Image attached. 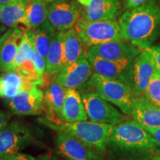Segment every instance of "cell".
I'll use <instances>...</instances> for the list:
<instances>
[{
	"label": "cell",
	"mask_w": 160,
	"mask_h": 160,
	"mask_svg": "<svg viewBox=\"0 0 160 160\" xmlns=\"http://www.w3.org/2000/svg\"><path fill=\"white\" fill-rule=\"evenodd\" d=\"M119 23L124 39L142 51L148 49L160 36V4L151 0L125 11Z\"/></svg>",
	"instance_id": "6da1fadb"
},
{
	"label": "cell",
	"mask_w": 160,
	"mask_h": 160,
	"mask_svg": "<svg viewBox=\"0 0 160 160\" xmlns=\"http://www.w3.org/2000/svg\"><path fill=\"white\" fill-rule=\"evenodd\" d=\"M79 93H94L108 102L117 106L122 113L131 115L136 95L129 85L93 73L80 88Z\"/></svg>",
	"instance_id": "7a4b0ae2"
},
{
	"label": "cell",
	"mask_w": 160,
	"mask_h": 160,
	"mask_svg": "<svg viewBox=\"0 0 160 160\" xmlns=\"http://www.w3.org/2000/svg\"><path fill=\"white\" fill-rule=\"evenodd\" d=\"M122 151L153 152L159 145L151 135L134 120H126L113 126L110 145Z\"/></svg>",
	"instance_id": "3957f363"
},
{
	"label": "cell",
	"mask_w": 160,
	"mask_h": 160,
	"mask_svg": "<svg viewBox=\"0 0 160 160\" xmlns=\"http://www.w3.org/2000/svg\"><path fill=\"white\" fill-rule=\"evenodd\" d=\"M44 125L56 131H65L74 136L78 139L105 153L110 145L113 126L92 122L88 121L63 122L53 124L51 122H42Z\"/></svg>",
	"instance_id": "277c9868"
},
{
	"label": "cell",
	"mask_w": 160,
	"mask_h": 160,
	"mask_svg": "<svg viewBox=\"0 0 160 160\" xmlns=\"http://www.w3.org/2000/svg\"><path fill=\"white\" fill-rule=\"evenodd\" d=\"M74 28L88 48L108 42L125 40L117 20L92 22L80 17Z\"/></svg>",
	"instance_id": "5b68a950"
},
{
	"label": "cell",
	"mask_w": 160,
	"mask_h": 160,
	"mask_svg": "<svg viewBox=\"0 0 160 160\" xmlns=\"http://www.w3.org/2000/svg\"><path fill=\"white\" fill-rule=\"evenodd\" d=\"M55 151L66 160H106L105 153L86 145L65 131L57 132Z\"/></svg>",
	"instance_id": "8992f818"
},
{
	"label": "cell",
	"mask_w": 160,
	"mask_h": 160,
	"mask_svg": "<svg viewBox=\"0 0 160 160\" xmlns=\"http://www.w3.org/2000/svg\"><path fill=\"white\" fill-rule=\"evenodd\" d=\"M88 118L92 122L115 126L127 120L128 116L94 93H81Z\"/></svg>",
	"instance_id": "52a82bcc"
},
{
	"label": "cell",
	"mask_w": 160,
	"mask_h": 160,
	"mask_svg": "<svg viewBox=\"0 0 160 160\" xmlns=\"http://www.w3.org/2000/svg\"><path fill=\"white\" fill-rule=\"evenodd\" d=\"M33 140L28 127L17 121L11 122L0 130V160L19 153Z\"/></svg>",
	"instance_id": "ba28073f"
},
{
	"label": "cell",
	"mask_w": 160,
	"mask_h": 160,
	"mask_svg": "<svg viewBox=\"0 0 160 160\" xmlns=\"http://www.w3.org/2000/svg\"><path fill=\"white\" fill-rule=\"evenodd\" d=\"M86 53L94 73L108 79L122 82L133 88V61L112 62L88 52Z\"/></svg>",
	"instance_id": "9c48e42d"
},
{
	"label": "cell",
	"mask_w": 160,
	"mask_h": 160,
	"mask_svg": "<svg viewBox=\"0 0 160 160\" xmlns=\"http://www.w3.org/2000/svg\"><path fill=\"white\" fill-rule=\"evenodd\" d=\"M6 101L15 114L36 116L42 112L45 94L39 85L29 82L19 94Z\"/></svg>",
	"instance_id": "30bf717a"
},
{
	"label": "cell",
	"mask_w": 160,
	"mask_h": 160,
	"mask_svg": "<svg viewBox=\"0 0 160 160\" xmlns=\"http://www.w3.org/2000/svg\"><path fill=\"white\" fill-rule=\"evenodd\" d=\"M87 53L84 52L74 62L64 67L56 76L54 81L69 89H80L93 74Z\"/></svg>",
	"instance_id": "8fae6325"
},
{
	"label": "cell",
	"mask_w": 160,
	"mask_h": 160,
	"mask_svg": "<svg viewBox=\"0 0 160 160\" xmlns=\"http://www.w3.org/2000/svg\"><path fill=\"white\" fill-rule=\"evenodd\" d=\"M81 17V8L75 2L57 0L49 6L48 21L58 31L73 28Z\"/></svg>",
	"instance_id": "7c38bea8"
},
{
	"label": "cell",
	"mask_w": 160,
	"mask_h": 160,
	"mask_svg": "<svg viewBox=\"0 0 160 160\" xmlns=\"http://www.w3.org/2000/svg\"><path fill=\"white\" fill-rule=\"evenodd\" d=\"M87 52L112 62L134 61L142 50L126 40H117L92 46Z\"/></svg>",
	"instance_id": "4fadbf2b"
},
{
	"label": "cell",
	"mask_w": 160,
	"mask_h": 160,
	"mask_svg": "<svg viewBox=\"0 0 160 160\" xmlns=\"http://www.w3.org/2000/svg\"><path fill=\"white\" fill-rule=\"evenodd\" d=\"M156 67L153 57L148 50L142 51L133 61V90L136 97L143 96Z\"/></svg>",
	"instance_id": "5bb4252c"
},
{
	"label": "cell",
	"mask_w": 160,
	"mask_h": 160,
	"mask_svg": "<svg viewBox=\"0 0 160 160\" xmlns=\"http://www.w3.org/2000/svg\"><path fill=\"white\" fill-rule=\"evenodd\" d=\"M122 11L121 0H92L81 9V17L92 22L117 20Z\"/></svg>",
	"instance_id": "9a60e30c"
},
{
	"label": "cell",
	"mask_w": 160,
	"mask_h": 160,
	"mask_svg": "<svg viewBox=\"0 0 160 160\" xmlns=\"http://www.w3.org/2000/svg\"><path fill=\"white\" fill-rule=\"evenodd\" d=\"M23 31L18 28L8 29L0 40V69L13 71V64L22 39Z\"/></svg>",
	"instance_id": "2e32d148"
},
{
	"label": "cell",
	"mask_w": 160,
	"mask_h": 160,
	"mask_svg": "<svg viewBox=\"0 0 160 160\" xmlns=\"http://www.w3.org/2000/svg\"><path fill=\"white\" fill-rule=\"evenodd\" d=\"M131 116L142 125L160 127V108L151 103L144 96L136 97Z\"/></svg>",
	"instance_id": "e0dca14e"
},
{
	"label": "cell",
	"mask_w": 160,
	"mask_h": 160,
	"mask_svg": "<svg viewBox=\"0 0 160 160\" xmlns=\"http://www.w3.org/2000/svg\"><path fill=\"white\" fill-rule=\"evenodd\" d=\"M28 2H14L2 5L0 23L10 28H18L22 31H31L25 11Z\"/></svg>",
	"instance_id": "ac0fdd59"
},
{
	"label": "cell",
	"mask_w": 160,
	"mask_h": 160,
	"mask_svg": "<svg viewBox=\"0 0 160 160\" xmlns=\"http://www.w3.org/2000/svg\"><path fill=\"white\" fill-rule=\"evenodd\" d=\"M88 116L81 94L76 89L68 90L64 102L61 119L66 122L87 121Z\"/></svg>",
	"instance_id": "d6986e66"
},
{
	"label": "cell",
	"mask_w": 160,
	"mask_h": 160,
	"mask_svg": "<svg viewBox=\"0 0 160 160\" xmlns=\"http://www.w3.org/2000/svg\"><path fill=\"white\" fill-rule=\"evenodd\" d=\"M31 80L18 71H6L0 74V97L11 99L23 91Z\"/></svg>",
	"instance_id": "ffe728a7"
},
{
	"label": "cell",
	"mask_w": 160,
	"mask_h": 160,
	"mask_svg": "<svg viewBox=\"0 0 160 160\" xmlns=\"http://www.w3.org/2000/svg\"><path fill=\"white\" fill-rule=\"evenodd\" d=\"M56 31L57 30L48 21H46L37 28L33 29V31L31 30L28 31L35 51L45 60L48 53Z\"/></svg>",
	"instance_id": "44dd1931"
},
{
	"label": "cell",
	"mask_w": 160,
	"mask_h": 160,
	"mask_svg": "<svg viewBox=\"0 0 160 160\" xmlns=\"http://www.w3.org/2000/svg\"><path fill=\"white\" fill-rule=\"evenodd\" d=\"M45 74H57L64 68L63 32L56 31L45 59Z\"/></svg>",
	"instance_id": "7402d4cb"
},
{
	"label": "cell",
	"mask_w": 160,
	"mask_h": 160,
	"mask_svg": "<svg viewBox=\"0 0 160 160\" xmlns=\"http://www.w3.org/2000/svg\"><path fill=\"white\" fill-rule=\"evenodd\" d=\"M84 44L76 29L63 32L64 67L74 62L84 53Z\"/></svg>",
	"instance_id": "603a6c76"
},
{
	"label": "cell",
	"mask_w": 160,
	"mask_h": 160,
	"mask_svg": "<svg viewBox=\"0 0 160 160\" xmlns=\"http://www.w3.org/2000/svg\"><path fill=\"white\" fill-rule=\"evenodd\" d=\"M68 88L53 82L45 90V101L48 107L61 119L62 111Z\"/></svg>",
	"instance_id": "cb8c5ba5"
},
{
	"label": "cell",
	"mask_w": 160,
	"mask_h": 160,
	"mask_svg": "<svg viewBox=\"0 0 160 160\" xmlns=\"http://www.w3.org/2000/svg\"><path fill=\"white\" fill-rule=\"evenodd\" d=\"M25 11L30 27L33 30L48 21L49 6L45 0H28Z\"/></svg>",
	"instance_id": "d4e9b609"
},
{
	"label": "cell",
	"mask_w": 160,
	"mask_h": 160,
	"mask_svg": "<svg viewBox=\"0 0 160 160\" xmlns=\"http://www.w3.org/2000/svg\"><path fill=\"white\" fill-rule=\"evenodd\" d=\"M33 51H34V48H33L28 33V31H23L22 39L14 64H13V71H17L25 62L32 59Z\"/></svg>",
	"instance_id": "484cf974"
},
{
	"label": "cell",
	"mask_w": 160,
	"mask_h": 160,
	"mask_svg": "<svg viewBox=\"0 0 160 160\" xmlns=\"http://www.w3.org/2000/svg\"><path fill=\"white\" fill-rule=\"evenodd\" d=\"M144 97L153 105L160 108V72L155 70Z\"/></svg>",
	"instance_id": "4316f807"
},
{
	"label": "cell",
	"mask_w": 160,
	"mask_h": 160,
	"mask_svg": "<svg viewBox=\"0 0 160 160\" xmlns=\"http://www.w3.org/2000/svg\"><path fill=\"white\" fill-rule=\"evenodd\" d=\"M32 61H33V65H34L38 77L40 78H43V76L45 73V60L35 51V49L34 51H33V57H32Z\"/></svg>",
	"instance_id": "83f0119b"
},
{
	"label": "cell",
	"mask_w": 160,
	"mask_h": 160,
	"mask_svg": "<svg viewBox=\"0 0 160 160\" xmlns=\"http://www.w3.org/2000/svg\"><path fill=\"white\" fill-rule=\"evenodd\" d=\"M147 50L150 52L152 57H153L156 69L160 72V46H151Z\"/></svg>",
	"instance_id": "f1b7e54d"
},
{
	"label": "cell",
	"mask_w": 160,
	"mask_h": 160,
	"mask_svg": "<svg viewBox=\"0 0 160 160\" xmlns=\"http://www.w3.org/2000/svg\"><path fill=\"white\" fill-rule=\"evenodd\" d=\"M149 1H151V0H125L123 2V10L127 11V10L139 7V6L147 3Z\"/></svg>",
	"instance_id": "f546056e"
},
{
	"label": "cell",
	"mask_w": 160,
	"mask_h": 160,
	"mask_svg": "<svg viewBox=\"0 0 160 160\" xmlns=\"http://www.w3.org/2000/svg\"><path fill=\"white\" fill-rule=\"evenodd\" d=\"M142 126L151 135V137L155 139V141L157 142L160 147V127H148V126L144 125Z\"/></svg>",
	"instance_id": "4dcf8cb0"
},
{
	"label": "cell",
	"mask_w": 160,
	"mask_h": 160,
	"mask_svg": "<svg viewBox=\"0 0 160 160\" xmlns=\"http://www.w3.org/2000/svg\"><path fill=\"white\" fill-rule=\"evenodd\" d=\"M2 160H39L38 158L33 157V156L29 154H25L21 152L15 153V154L10 156V157L5 158Z\"/></svg>",
	"instance_id": "1f68e13d"
},
{
	"label": "cell",
	"mask_w": 160,
	"mask_h": 160,
	"mask_svg": "<svg viewBox=\"0 0 160 160\" xmlns=\"http://www.w3.org/2000/svg\"><path fill=\"white\" fill-rule=\"evenodd\" d=\"M11 115L7 112L2 111L0 110V130L3 129L8 125V122Z\"/></svg>",
	"instance_id": "d6a6232c"
},
{
	"label": "cell",
	"mask_w": 160,
	"mask_h": 160,
	"mask_svg": "<svg viewBox=\"0 0 160 160\" xmlns=\"http://www.w3.org/2000/svg\"><path fill=\"white\" fill-rule=\"evenodd\" d=\"M28 0H0V5H5L14 2H28Z\"/></svg>",
	"instance_id": "836d02e7"
},
{
	"label": "cell",
	"mask_w": 160,
	"mask_h": 160,
	"mask_svg": "<svg viewBox=\"0 0 160 160\" xmlns=\"http://www.w3.org/2000/svg\"><path fill=\"white\" fill-rule=\"evenodd\" d=\"M39 160H62L59 159V158L56 157L54 155H51V154H48V155H45V156H41L38 158Z\"/></svg>",
	"instance_id": "e575fe53"
},
{
	"label": "cell",
	"mask_w": 160,
	"mask_h": 160,
	"mask_svg": "<svg viewBox=\"0 0 160 160\" xmlns=\"http://www.w3.org/2000/svg\"><path fill=\"white\" fill-rule=\"evenodd\" d=\"M6 31H7V27L2 24H0V40H1L2 36L5 34Z\"/></svg>",
	"instance_id": "d590c367"
},
{
	"label": "cell",
	"mask_w": 160,
	"mask_h": 160,
	"mask_svg": "<svg viewBox=\"0 0 160 160\" xmlns=\"http://www.w3.org/2000/svg\"><path fill=\"white\" fill-rule=\"evenodd\" d=\"M91 1L92 0H78V2H79V3L80 4V5L84 6V7L88 5L91 2Z\"/></svg>",
	"instance_id": "8d00e7d4"
},
{
	"label": "cell",
	"mask_w": 160,
	"mask_h": 160,
	"mask_svg": "<svg viewBox=\"0 0 160 160\" xmlns=\"http://www.w3.org/2000/svg\"><path fill=\"white\" fill-rule=\"evenodd\" d=\"M151 160H160V155L159 156H157V157H153Z\"/></svg>",
	"instance_id": "74e56055"
},
{
	"label": "cell",
	"mask_w": 160,
	"mask_h": 160,
	"mask_svg": "<svg viewBox=\"0 0 160 160\" xmlns=\"http://www.w3.org/2000/svg\"><path fill=\"white\" fill-rule=\"evenodd\" d=\"M46 2H53L57 1V0H45Z\"/></svg>",
	"instance_id": "f35d334b"
},
{
	"label": "cell",
	"mask_w": 160,
	"mask_h": 160,
	"mask_svg": "<svg viewBox=\"0 0 160 160\" xmlns=\"http://www.w3.org/2000/svg\"><path fill=\"white\" fill-rule=\"evenodd\" d=\"M1 8H2V5H0V12H1Z\"/></svg>",
	"instance_id": "ab89813d"
},
{
	"label": "cell",
	"mask_w": 160,
	"mask_h": 160,
	"mask_svg": "<svg viewBox=\"0 0 160 160\" xmlns=\"http://www.w3.org/2000/svg\"><path fill=\"white\" fill-rule=\"evenodd\" d=\"M121 1H122V2H125V0H121Z\"/></svg>",
	"instance_id": "60d3db41"
}]
</instances>
